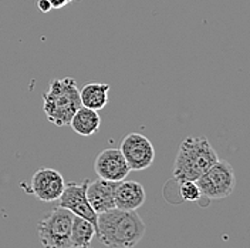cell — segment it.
I'll use <instances>...</instances> for the list:
<instances>
[{
    "instance_id": "1",
    "label": "cell",
    "mask_w": 250,
    "mask_h": 248,
    "mask_svg": "<svg viewBox=\"0 0 250 248\" xmlns=\"http://www.w3.org/2000/svg\"><path fill=\"white\" fill-rule=\"evenodd\" d=\"M95 234L108 248H132L142 240L145 224L137 211L112 208L97 214Z\"/></svg>"
},
{
    "instance_id": "2",
    "label": "cell",
    "mask_w": 250,
    "mask_h": 248,
    "mask_svg": "<svg viewBox=\"0 0 250 248\" xmlns=\"http://www.w3.org/2000/svg\"><path fill=\"white\" fill-rule=\"evenodd\" d=\"M218 160L216 150L206 137H187L179 146L172 175L178 183L196 181Z\"/></svg>"
},
{
    "instance_id": "3",
    "label": "cell",
    "mask_w": 250,
    "mask_h": 248,
    "mask_svg": "<svg viewBox=\"0 0 250 248\" xmlns=\"http://www.w3.org/2000/svg\"><path fill=\"white\" fill-rule=\"evenodd\" d=\"M80 107V93L74 78H53L50 81L48 90L43 94V111L50 123L57 127L68 125Z\"/></svg>"
},
{
    "instance_id": "4",
    "label": "cell",
    "mask_w": 250,
    "mask_h": 248,
    "mask_svg": "<svg viewBox=\"0 0 250 248\" xmlns=\"http://www.w3.org/2000/svg\"><path fill=\"white\" fill-rule=\"evenodd\" d=\"M74 214L64 207L53 208L37 225L39 240L43 248L71 247V224Z\"/></svg>"
},
{
    "instance_id": "5",
    "label": "cell",
    "mask_w": 250,
    "mask_h": 248,
    "mask_svg": "<svg viewBox=\"0 0 250 248\" xmlns=\"http://www.w3.org/2000/svg\"><path fill=\"white\" fill-rule=\"evenodd\" d=\"M196 184L202 197L209 200H222L229 197L236 187V175L232 164L225 160H218L196 180Z\"/></svg>"
},
{
    "instance_id": "6",
    "label": "cell",
    "mask_w": 250,
    "mask_h": 248,
    "mask_svg": "<svg viewBox=\"0 0 250 248\" xmlns=\"http://www.w3.org/2000/svg\"><path fill=\"white\" fill-rule=\"evenodd\" d=\"M120 151L124 155L129 170H146L155 160V149L151 140L140 133H129L125 136Z\"/></svg>"
},
{
    "instance_id": "7",
    "label": "cell",
    "mask_w": 250,
    "mask_h": 248,
    "mask_svg": "<svg viewBox=\"0 0 250 248\" xmlns=\"http://www.w3.org/2000/svg\"><path fill=\"white\" fill-rule=\"evenodd\" d=\"M31 193L43 202L57 201L65 188L62 173L50 167H42L31 177Z\"/></svg>"
},
{
    "instance_id": "8",
    "label": "cell",
    "mask_w": 250,
    "mask_h": 248,
    "mask_svg": "<svg viewBox=\"0 0 250 248\" xmlns=\"http://www.w3.org/2000/svg\"><path fill=\"white\" fill-rule=\"evenodd\" d=\"M90 180H84L83 183H68L57 200L60 207L67 208L74 216L88 220L94 227L97 224V213L94 211L87 200V186Z\"/></svg>"
},
{
    "instance_id": "9",
    "label": "cell",
    "mask_w": 250,
    "mask_h": 248,
    "mask_svg": "<svg viewBox=\"0 0 250 248\" xmlns=\"http://www.w3.org/2000/svg\"><path fill=\"white\" fill-rule=\"evenodd\" d=\"M94 170L97 173L98 178L114 181V183H120L125 180L131 171L120 149H114V147L105 149L97 155L94 161Z\"/></svg>"
},
{
    "instance_id": "10",
    "label": "cell",
    "mask_w": 250,
    "mask_h": 248,
    "mask_svg": "<svg viewBox=\"0 0 250 248\" xmlns=\"http://www.w3.org/2000/svg\"><path fill=\"white\" fill-rule=\"evenodd\" d=\"M118 183L97 178L87 186V200L97 214L115 208V188Z\"/></svg>"
},
{
    "instance_id": "11",
    "label": "cell",
    "mask_w": 250,
    "mask_h": 248,
    "mask_svg": "<svg viewBox=\"0 0 250 248\" xmlns=\"http://www.w3.org/2000/svg\"><path fill=\"white\" fill-rule=\"evenodd\" d=\"M146 200L145 188L137 181H120L115 188V208L135 211Z\"/></svg>"
},
{
    "instance_id": "12",
    "label": "cell",
    "mask_w": 250,
    "mask_h": 248,
    "mask_svg": "<svg viewBox=\"0 0 250 248\" xmlns=\"http://www.w3.org/2000/svg\"><path fill=\"white\" fill-rule=\"evenodd\" d=\"M109 90L111 86L107 83H85L78 90L81 106L95 111L103 110L108 104Z\"/></svg>"
},
{
    "instance_id": "13",
    "label": "cell",
    "mask_w": 250,
    "mask_h": 248,
    "mask_svg": "<svg viewBox=\"0 0 250 248\" xmlns=\"http://www.w3.org/2000/svg\"><path fill=\"white\" fill-rule=\"evenodd\" d=\"M68 125L78 136L90 137V136H94L95 133H98L100 125H101V117H100L98 111L81 106L71 117Z\"/></svg>"
},
{
    "instance_id": "14",
    "label": "cell",
    "mask_w": 250,
    "mask_h": 248,
    "mask_svg": "<svg viewBox=\"0 0 250 248\" xmlns=\"http://www.w3.org/2000/svg\"><path fill=\"white\" fill-rule=\"evenodd\" d=\"M95 235V227L83 217L74 216L71 224V247L91 248V241Z\"/></svg>"
},
{
    "instance_id": "15",
    "label": "cell",
    "mask_w": 250,
    "mask_h": 248,
    "mask_svg": "<svg viewBox=\"0 0 250 248\" xmlns=\"http://www.w3.org/2000/svg\"><path fill=\"white\" fill-rule=\"evenodd\" d=\"M179 193L184 201H199L202 194L196 181H182L179 183Z\"/></svg>"
},
{
    "instance_id": "16",
    "label": "cell",
    "mask_w": 250,
    "mask_h": 248,
    "mask_svg": "<svg viewBox=\"0 0 250 248\" xmlns=\"http://www.w3.org/2000/svg\"><path fill=\"white\" fill-rule=\"evenodd\" d=\"M48 1L53 9H62L65 6H68L70 3H73L74 0H48Z\"/></svg>"
},
{
    "instance_id": "17",
    "label": "cell",
    "mask_w": 250,
    "mask_h": 248,
    "mask_svg": "<svg viewBox=\"0 0 250 248\" xmlns=\"http://www.w3.org/2000/svg\"><path fill=\"white\" fill-rule=\"evenodd\" d=\"M37 7H39L40 12H43V13H48V12L53 10V7H51V4H50L48 0H37Z\"/></svg>"
}]
</instances>
